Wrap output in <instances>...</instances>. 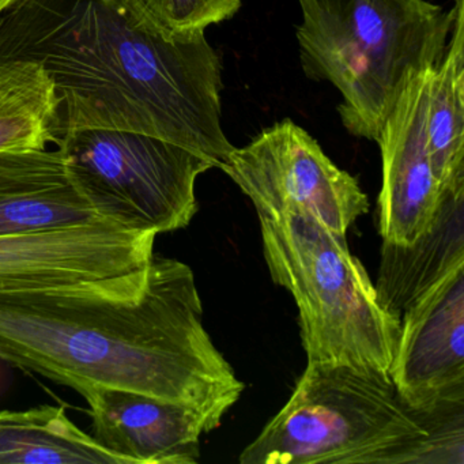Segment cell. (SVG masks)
Returning <instances> with one entry per match:
<instances>
[{
  "mask_svg": "<svg viewBox=\"0 0 464 464\" xmlns=\"http://www.w3.org/2000/svg\"><path fill=\"white\" fill-rule=\"evenodd\" d=\"M0 361L83 392L186 404L214 428L244 391L203 324L194 271L153 256L129 273L0 293Z\"/></svg>",
  "mask_w": 464,
  "mask_h": 464,
  "instance_id": "1",
  "label": "cell"
},
{
  "mask_svg": "<svg viewBox=\"0 0 464 464\" xmlns=\"http://www.w3.org/2000/svg\"><path fill=\"white\" fill-rule=\"evenodd\" d=\"M40 64L66 130L140 132L217 168L235 146L222 129V63L205 34L169 37L131 0H20L0 17V64Z\"/></svg>",
  "mask_w": 464,
  "mask_h": 464,
  "instance_id": "2",
  "label": "cell"
},
{
  "mask_svg": "<svg viewBox=\"0 0 464 464\" xmlns=\"http://www.w3.org/2000/svg\"><path fill=\"white\" fill-rule=\"evenodd\" d=\"M456 415H425L390 373L308 363L287 403L241 452V464H463Z\"/></svg>",
  "mask_w": 464,
  "mask_h": 464,
  "instance_id": "3",
  "label": "cell"
},
{
  "mask_svg": "<svg viewBox=\"0 0 464 464\" xmlns=\"http://www.w3.org/2000/svg\"><path fill=\"white\" fill-rule=\"evenodd\" d=\"M297 31L309 80L333 83L350 134L377 142L410 78L441 61L452 10L429 0H298Z\"/></svg>",
  "mask_w": 464,
  "mask_h": 464,
  "instance_id": "4",
  "label": "cell"
},
{
  "mask_svg": "<svg viewBox=\"0 0 464 464\" xmlns=\"http://www.w3.org/2000/svg\"><path fill=\"white\" fill-rule=\"evenodd\" d=\"M257 217L271 278L297 305L308 363L390 372L401 320L380 305L346 237L298 206Z\"/></svg>",
  "mask_w": 464,
  "mask_h": 464,
  "instance_id": "5",
  "label": "cell"
},
{
  "mask_svg": "<svg viewBox=\"0 0 464 464\" xmlns=\"http://www.w3.org/2000/svg\"><path fill=\"white\" fill-rule=\"evenodd\" d=\"M59 150L102 222L131 232H173L198 211L195 184L216 164L153 135L66 130Z\"/></svg>",
  "mask_w": 464,
  "mask_h": 464,
  "instance_id": "6",
  "label": "cell"
},
{
  "mask_svg": "<svg viewBox=\"0 0 464 464\" xmlns=\"http://www.w3.org/2000/svg\"><path fill=\"white\" fill-rule=\"evenodd\" d=\"M219 169L240 187L257 214L298 206L339 237H346L369 210L358 181L289 119L263 130L244 148L233 149Z\"/></svg>",
  "mask_w": 464,
  "mask_h": 464,
  "instance_id": "7",
  "label": "cell"
},
{
  "mask_svg": "<svg viewBox=\"0 0 464 464\" xmlns=\"http://www.w3.org/2000/svg\"><path fill=\"white\" fill-rule=\"evenodd\" d=\"M388 373L401 399L422 414L464 410V265L401 314Z\"/></svg>",
  "mask_w": 464,
  "mask_h": 464,
  "instance_id": "8",
  "label": "cell"
},
{
  "mask_svg": "<svg viewBox=\"0 0 464 464\" xmlns=\"http://www.w3.org/2000/svg\"><path fill=\"white\" fill-rule=\"evenodd\" d=\"M156 237L105 222L0 235V293L50 289L137 270L153 259Z\"/></svg>",
  "mask_w": 464,
  "mask_h": 464,
  "instance_id": "9",
  "label": "cell"
},
{
  "mask_svg": "<svg viewBox=\"0 0 464 464\" xmlns=\"http://www.w3.org/2000/svg\"><path fill=\"white\" fill-rule=\"evenodd\" d=\"M433 69L410 78L377 140L382 160L379 229L385 243H415L430 229L444 197L426 140V108Z\"/></svg>",
  "mask_w": 464,
  "mask_h": 464,
  "instance_id": "10",
  "label": "cell"
},
{
  "mask_svg": "<svg viewBox=\"0 0 464 464\" xmlns=\"http://www.w3.org/2000/svg\"><path fill=\"white\" fill-rule=\"evenodd\" d=\"M82 396L92 436L130 464H197L200 436L216 429L198 410L146 393L94 388Z\"/></svg>",
  "mask_w": 464,
  "mask_h": 464,
  "instance_id": "11",
  "label": "cell"
},
{
  "mask_svg": "<svg viewBox=\"0 0 464 464\" xmlns=\"http://www.w3.org/2000/svg\"><path fill=\"white\" fill-rule=\"evenodd\" d=\"M100 222L59 149L0 153V235L47 232Z\"/></svg>",
  "mask_w": 464,
  "mask_h": 464,
  "instance_id": "12",
  "label": "cell"
},
{
  "mask_svg": "<svg viewBox=\"0 0 464 464\" xmlns=\"http://www.w3.org/2000/svg\"><path fill=\"white\" fill-rule=\"evenodd\" d=\"M464 265V189L445 192L430 229L410 246L382 243L374 289L385 312L407 308L450 270Z\"/></svg>",
  "mask_w": 464,
  "mask_h": 464,
  "instance_id": "13",
  "label": "cell"
},
{
  "mask_svg": "<svg viewBox=\"0 0 464 464\" xmlns=\"http://www.w3.org/2000/svg\"><path fill=\"white\" fill-rule=\"evenodd\" d=\"M444 55L431 70L426 140L442 194L464 189V0H455Z\"/></svg>",
  "mask_w": 464,
  "mask_h": 464,
  "instance_id": "14",
  "label": "cell"
},
{
  "mask_svg": "<svg viewBox=\"0 0 464 464\" xmlns=\"http://www.w3.org/2000/svg\"><path fill=\"white\" fill-rule=\"evenodd\" d=\"M130 464L78 428L62 407L0 411V464Z\"/></svg>",
  "mask_w": 464,
  "mask_h": 464,
  "instance_id": "15",
  "label": "cell"
},
{
  "mask_svg": "<svg viewBox=\"0 0 464 464\" xmlns=\"http://www.w3.org/2000/svg\"><path fill=\"white\" fill-rule=\"evenodd\" d=\"M61 113L53 81L40 64H0V153L59 142Z\"/></svg>",
  "mask_w": 464,
  "mask_h": 464,
  "instance_id": "16",
  "label": "cell"
},
{
  "mask_svg": "<svg viewBox=\"0 0 464 464\" xmlns=\"http://www.w3.org/2000/svg\"><path fill=\"white\" fill-rule=\"evenodd\" d=\"M132 4L169 37L203 34L208 26L237 14L241 0H131Z\"/></svg>",
  "mask_w": 464,
  "mask_h": 464,
  "instance_id": "17",
  "label": "cell"
},
{
  "mask_svg": "<svg viewBox=\"0 0 464 464\" xmlns=\"http://www.w3.org/2000/svg\"><path fill=\"white\" fill-rule=\"evenodd\" d=\"M17 2H20V0H0V17H2L10 7L14 6Z\"/></svg>",
  "mask_w": 464,
  "mask_h": 464,
  "instance_id": "18",
  "label": "cell"
}]
</instances>
